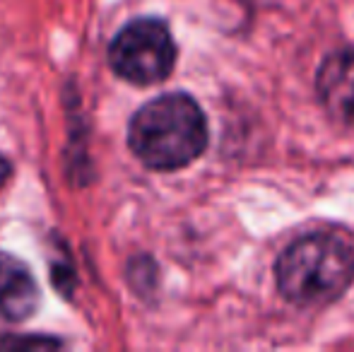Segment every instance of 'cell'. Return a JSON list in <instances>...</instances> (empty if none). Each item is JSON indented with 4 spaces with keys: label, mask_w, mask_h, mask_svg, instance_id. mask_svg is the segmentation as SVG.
Listing matches in <instances>:
<instances>
[{
    "label": "cell",
    "mask_w": 354,
    "mask_h": 352,
    "mask_svg": "<svg viewBox=\"0 0 354 352\" xmlns=\"http://www.w3.org/2000/svg\"><path fill=\"white\" fill-rule=\"evenodd\" d=\"M128 145L147 169H183L205 152L207 118L191 94H162L131 118Z\"/></svg>",
    "instance_id": "1"
},
{
    "label": "cell",
    "mask_w": 354,
    "mask_h": 352,
    "mask_svg": "<svg viewBox=\"0 0 354 352\" xmlns=\"http://www.w3.org/2000/svg\"><path fill=\"white\" fill-rule=\"evenodd\" d=\"M275 280L289 304H330L354 282V246L335 232L299 237L277 259Z\"/></svg>",
    "instance_id": "2"
},
{
    "label": "cell",
    "mask_w": 354,
    "mask_h": 352,
    "mask_svg": "<svg viewBox=\"0 0 354 352\" xmlns=\"http://www.w3.org/2000/svg\"><path fill=\"white\" fill-rule=\"evenodd\" d=\"M113 73L131 85H157L167 80L176 63V44L167 22L140 17L121 29L109 46Z\"/></svg>",
    "instance_id": "3"
},
{
    "label": "cell",
    "mask_w": 354,
    "mask_h": 352,
    "mask_svg": "<svg viewBox=\"0 0 354 352\" xmlns=\"http://www.w3.org/2000/svg\"><path fill=\"white\" fill-rule=\"evenodd\" d=\"M316 94L335 121L354 126V46L326 56L316 73Z\"/></svg>",
    "instance_id": "4"
},
{
    "label": "cell",
    "mask_w": 354,
    "mask_h": 352,
    "mask_svg": "<svg viewBox=\"0 0 354 352\" xmlns=\"http://www.w3.org/2000/svg\"><path fill=\"white\" fill-rule=\"evenodd\" d=\"M39 309V285L19 259L0 251V316L12 324L27 321Z\"/></svg>",
    "instance_id": "5"
},
{
    "label": "cell",
    "mask_w": 354,
    "mask_h": 352,
    "mask_svg": "<svg viewBox=\"0 0 354 352\" xmlns=\"http://www.w3.org/2000/svg\"><path fill=\"white\" fill-rule=\"evenodd\" d=\"M8 176H10V162L5 157H0V186L8 181Z\"/></svg>",
    "instance_id": "6"
}]
</instances>
